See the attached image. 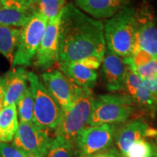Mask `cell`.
<instances>
[{"label": "cell", "mask_w": 157, "mask_h": 157, "mask_svg": "<svg viewBox=\"0 0 157 157\" xmlns=\"http://www.w3.org/2000/svg\"><path fill=\"white\" fill-rule=\"evenodd\" d=\"M106 50L103 23L67 3L63 12L60 31L59 61H103Z\"/></svg>", "instance_id": "cell-1"}, {"label": "cell", "mask_w": 157, "mask_h": 157, "mask_svg": "<svg viewBox=\"0 0 157 157\" xmlns=\"http://www.w3.org/2000/svg\"><path fill=\"white\" fill-rule=\"evenodd\" d=\"M135 11L136 8L128 5L103 23L106 48L122 58L132 55L135 39Z\"/></svg>", "instance_id": "cell-2"}, {"label": "cell", "mask_w": 157, "mask_h": 157, "mask_svg": "<svg viewBox=\"0 0 157 157\" xmlns=\"http://www.w3.org/2000/svg\"><path fill=\"white\" fill-rule=\"evenodd\" d=\"M94 96L92 90L78 87L71 105L63 111L55 136L60 137L74 145L76 137L87 126L91 117Z\"/></svg>", "instance_id": "cell-3"}, {"label": "cell", "mask_w": 157, "mask_h": 157, "mask_svg": "<svg viewBox=\"0 0 157 157\" xmlns=\"http://www.w3.org/2000/svg\"><path fill=\"white\" fill-rule=\"evenodd\" d=\"M136 109L133 98L124 93H110L94 98L93 111L87 126L123 124Z\"/></svg>", "instance_id": "cell-4"}, {"label": "cell", "mask_w": 157, "mask_h": 157, "mask_svg": "<svg viewBox=\"0 0 157 157\" xmlns=\"http://www.w3.org/2000/svg\"><path fill=\"white\" fill-rule=\"evenodd\" d=\"M28 81L34 97V121L45 130H56L63 116V110L44 87L42 80L29 71Z\"/></svg>", "instance_id": "cell-5"}, {"label": "cell", "mask_w": 157, "mask_h": 157, "mask_svg": "<svg viewBox=\"0 0 157 157\" xmlns=\"http://www.w3.org/2000/svg\"><path fill=\"white\" fill-rule=\"evenodd\" d=\"M48 20L38 13H34L24 26L21 28L18 42L13 64L15 66H30L38 50Z\"/></svg>", "instance_id": "cell-6"}, {"label": "cell", "mask_w": 157, "mask_h": 157, "mask_svg": "<svg viewBox=\"0 0 157 157\" xmlns=\"http://www.w3.org/2000/svg\"><path fill=\"white\" fill-rule=\"evenodd\" d=\"M117 128V125L108 124L87 126L74 141V156L88 157L111 148Z\"/></svg>", "instance_id": "cell-7"}, {"label": "cell", "mask_w": 157, "mask_h": 157, "mask_svg": "<svg viewBox=\"0 0 157 157\" xmlns=\"http://www.w3.org/2000/svg\"><path fill=\"white\" fill-rule=\"evenodd\" d=\"M139 50L157 58V15L148 3L141 4L135 11V39L132 54Z\"/></svg>", "instance_id": "cell-8"}, {"label": "cell", "mask_w": 157, "mask_h": 157, "mask_svg": "<svg viewBox=\"0 0 157 157\" xmlns=\"http://www.w3.org/2000/svg\"><path fill=\"white\" fill-rule=\"evenodd\" d=\"M52 138L33 122L20 121L13 145L29 156L45 157Z\"/></svg>", "instance_id": "cell-9"}, {"label": "cell", "mask_w": 157, "mask_h": 157, "mask_svg": "<svg viewBox=\"0 0 157 157\" xmlns=\"http://www.w3.org/2000/svg\"><path fill=\"white\" fill-rule=\"evenodd\" d=\"M63 12V10L56 17L48 21L34 58L35 66L42 70L49 69L59 62L60 31Z\"/></svg>", "instance_id": "cell-10"}, {"label": "cell", "mask_w": 157, "mask_h": 157, "mask_svg": "<svg viewBox=\"0 0 157 157\" xmlns=\"http://www.w3.org/2000/svg\"><path fill=\"white\" fill-rule=\"evenodd\" d=\"M156 135V129L150 127L143 118H137L125 121L117 128L114 143L121 157H125L129 148L137 140Z\"/></svg>", "instance_id": "cell-11"}, {"label": "cell", "mask_w": 157, "mask_h": 157, "mask_svg": "<svg viewBox=\"0 0 157 157\" xmlns=\"http://www.w3.org/2000/svg\"><path fill=\"white\" fill-rule=\"evenodd\" d=\"M42 83L59 104L63 111L70 107L78 86L72 83L59 69H50L41 75Z\"/></svg>", "instance_id": "cell-12"}, {"label": "cell", "mask_w": 157, "mask_h": 157, "mask_svg": "<svg viewBox=\"0 0 157 157\" xmlns=\"http://www.w3.org/2000/svg\"><path fill=\"white\" fill-rule=\"evenodd\" d=\"M101 64L102 76L106 89L110 92L124 90L127 68L124 58L115 55L106 48Z\"/></svg>", "instance_id": "cell-13"}, {"label": "cell", "mask_w": 157, "mask_h": 157, "mask_svg": "<svg viewBox=\"0 0 157 157\" xmlns=\"http://www.w3.org/2000/svg\"><path fill=\"white\" fill-rule=\"evenodd\" d=\"M129 0H74L77 8L94 19H109L129 5Z\"/></svg>", "instance_id": "cell-14"}, {"label": "cell", "mask_w": 157, "mask_h": 157, "mask_svg": "<svg viewBox=\"0 0 157 157\" xmlns=\"http://www.w3.org/2000/svg\"><path fill=\"white\" fill-rule=\"evenodd\" d=\"M34 13V8L26 7L20 0H1L0 25L22 28Z\"/></svg>", "instance_id": "cell-15"}, {"label": "cell", "mask_w": 157, "mask_h": 157, "mask_svg": "<svg viewBox=\"0 0 157 157\" xmlns=\"http://www.w3.org/2000/svg\"><path fill=\"white\" fill-rule=\"evenodd\" d=\"M28 73L23 66L13 67L5 76V93L2 98V109L16 104L21 96L28 87Z\"/></svg>", "instance_id": "cell-16"}, {"label": "cell", "mask_w": 157, "mask_h": 157, "mask_svg": "<svg viewBox=\"0 0 157 157\" xmlns=\"http://www.w3.org/2000/svg\"><path fill=\"white\" fill-rule=\"evenodd\" d=\"M59 70L72 83L79 87L92 90L98 79V73L78 62H58Z\"/></svg>", "instance_id": "cell-17"}, {"label": "cell", "mask_w": 157, "mask_h": 157, "mask_svg": "<svg viewBox=\"0 0 157 157\" xmlns=\"http://www.w3.org/2000/svg\"><path fill=\"white\" fill-rule=\"evenodd\" d=\"M125 63L143 80L157 76V58L148 52L139 50L128 58H124Z\"/></svg>", "instance_id": "cell-18"}, {"label": "cell", "mask_w": 157, "mask_h": 157, "mask_svg": "<svg viewBox=\"0 0 157 157\" xmlns=\"http://www.w3.org/2000/svg\"><path fill=\"white\" fill-rule=\"evenodd\" d=\"M18 125L16 104L2 109L0 111V142H13Z\"/></svg>", "instance_id": "cell-19"}, {"label": "cell", "mask_w": 157, "mask_h": 157, "mask_svg": "<svg viewBox=\"0 0 157 157\" xmlns=\"http://www.w3.org/2000/svg\"><path fill=\"white\" fill-rule=\"evenodd\" d=\"M21 33V29L0 25V53L13 61Z\"/></svg>", "instance_id": "cell-20"}, {"label": "cell", "mask_w": 157, "mask_h": 157, "mask_svg": "<svg viewBox=\"0 0 157 157\" xmlns=\"http://www.w3.org/2000/svg\"><path fill=\"white\" fill-rule=\"evenodd\" d=\"M16 108L20 121H34V97L30 87L25 89L24 93L17 101Z\"/></svg>", "instance_id": "cell-21"}, {"label": "cell", "mask_w": 157, "mask_h": 157, "mask_svg": "<svg viewBox=\"0 0 157 157\" xmlns=\"http://www.w3.org/2000/svg\"><path fill=\"white\" fill-rule=\"evenodd\" d=\"M66 5L67 0H39L34 6V10L49 21L60 14Z\"/></svg>", "instance_id": "cell-22"}, {"label": "cell", "mask_w": 157, "mask_h": 157, "mask_svg": "<svg viewBox=\"0 0 157 157\" xmlns=\"http://www.w3.org/2000/svg\"><path fill=\"white\" fill-rule=\"evenodd\" d=\"M132 98L136 106L140 109L152 113L157 112V97L143 84L137 90Z\"/></svg>", "instance_id": "cell-23"}, {"label": "cell", "mask_w": 157, "mask_h": 157, "mask_svg": "<svg viewBox=\"0 0 157 157\" xmlns=\"http://www.w3.org/2000/svg\"><path fill=\"white\" fill-rule=\"evenodd\" d=\"M45 157H74V145L61 137L55 136Z\"/></svg>", "instance_id": "cell-24"}, {"label": "cell", "mask_w": 157, "mask_h": 157, "mask_svg": "<svg viewBox=\"0 0 157 157\" xmlns=\"http://www.w3.org/2000/svg\"><path fill=\"white\" fill-rule=\"evenodd\" d=\"M156 152L157 149L154 142L141 139L129 148L125 157H150Z\"/></svg>", "instance_id": "cell-25"}, {"label": "cell", "mask_w": 157, "mask_h": 157, "mask_svg": "<svg viewBox=\"0 0 157 157\" xmlns=\"http://www.w3.org/2000/svg\"><path fill=\"white\" fill-rule=\"evenodd\" d=\"M126 66V76L124 90H126V94L132 98L136 93L137 90L143 84V80L140 76H137L127 64Z\"/></svg>", "instance_id": "cell-26"}, {"label": "cell", "mask_w": 157, "mask_h": 157, "mask_svg": "<svg viewBox=\"0 0 157 157\" xmlns=\"http://www.w3.org/2000/svg\"><path fill=\"white\" fill-rule=\"evenodd\" d=\"M0 157H28L13 143L0 142Z\"/></svg>", "instance_id": "cell-27"}, {"label": "cell", "mask_w": 157, "mask_h": 157, "mask_svg": "<svg viewBox=\"0 0 157 157\" xmlns=\"http://www.w3.org/2000/svg\"><path fill=\"white\" fill-rule=\"evenodd\" d=\"M88 157H121L116 147L112 146L105 151L98 153Z\"/></svg>", "instance_id": "cell-28"}, {"label": "cell", "mask_w": 157, "mask_h": 157, "mask_svg": "<svg viewBox=\"0 0 157 157\" xmlns=\"http://www.w3.org/2000/svg\"><path fill=\"white\" fill-rule=\"evenodd\" d=\"M143 85L157 97V76L151 78L143 80Z\"/></svg>", "instance_id": "cell-29"}, {"label": "cell", "mask_w": 157, "mask_h": 157, "mask_svg": "<svg viewBox=\"0 0 157 157\" xmlns=\"http://www.w3.org/2000/svg\"><path fill=\"white\" fill-rule=\"evenodd\" d=\"M5 78L3 76L0 77V101H2V98L5 93Z\"/></svg>", "instance_id": "cell-30"}, {"label": "cell", "mask_w": 157, "mask_h": 157, "mask_svg": "<svg viewBox=\"0 0 157 157\" xmlns=\"http://www.w3.org/2000/svg\"><path fill=\"white\" fill-rule=\"evenodd\" d=\"M23 5L26 6V7H31V8H34V6L37 3L39 0H20Z\"/></svg>", "instance_id": "cell-31"}, {"label": "cell", "mask_w": 157, "mask_h": 157, "mask_svg": "<svg viewBox=\"0 0 157 157\" xmlns=\"http://www.w3.org/2000/svg\"><path fill=\"white\" fill-rule=\"evenodd\" d=\"M155 145H156V149H157V135L156 137H155Z\"/></svg>", "instance_id": "cell-32"}, {"label": "cell", "mask_w": 157, "mask_h": 157, "mask_svg": "<svg viewBox=\"0 0 157 157\" xmlns=\"http://www.w3.org/2000/svg\"><path fill=\"white\" fill-rule=\"evenodd\" d=\"M150 157H157V152L155 153V154H154L152 155V156H151Z\"/></svg>", "instance_id": "cell-33"}, {"label": "cell", "mask_w": 157, "mask_h": 157, "mask_svg": "<svg viewBox=\"0 0 157 157\" xmlns=\"http://www.w3.org/2000/svg\"><path fill=\"white\" fill-rule=\"evenodd\" d=\"M0 7H1V0H0Z\"/></svg>", "instance_id": "cell-34"}, {"label": "cell", "mask_w": 157, "mask_h": 157, "mask_svg": "<svg viewBox=\"0 0 157 157\" xmlns=\"http://www.w3.org/2000/svg\"><path fill=\"white\" fill-rule=\"evenodd\" d=\"M29 157H37V156H29Z\"/></svg>", "instance_id": "cell-35"}]
</instances>
